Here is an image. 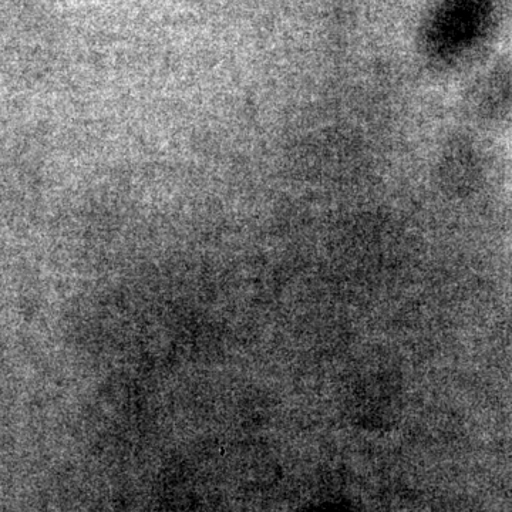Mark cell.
I'll return each mask as SVG.
<instances>
[{
    "instance_id": "cell-1",
    "label": "cell",
    "mask_w": 512,
    "mask_h": 512,
    "mask_svg": "<svg viewBox=\"0 0 512 512\" xmlns=\"http://www.w3.org/2000/svg\"><path fill=\"white\" fill-rule=\"evenodd\" d=\"M493 8L494 0H446L431 32L441 42L468 40L487 26Z\"/></svg>"
}]
</instances>
